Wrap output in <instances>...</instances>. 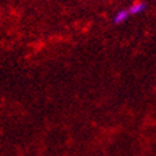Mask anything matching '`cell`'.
Here are the masks:
<instances>
[{
  "instance_id": "6da1fadb",
  "label": "cell",
  "mask_w": 156,
  "mask_h": 156,
  "mask_svg": "<svg viewBox=\"0 0 156 156\" xmlns=\"http://www.w3.org/2000/svg\"><path fill=\"white\" fill-rule=\"evenodd\" d=\"M129 17V13L127 9H122V10H118L115 14H114V17H113V23L115 26H119L122 24V23H124Z\"/></svg>"
},
{
  "instance_id": "3957f363",
  "label": "cell",
  "mask_w": 156,
  "mask_h": 156,
  "mask_svg": "<svg viewBox=\"0 0 156 156\" xmlns=\"http://www.w3.org/2000/svg\"><path fill=\"white\" fill-rule=\"evenodd\" d=\"M155 15H156V13H155Z\"/></svg>"
},
{
  "instance_id": "7a4b0ae2",
  "label": "cell",
  "mask_w": 156,
  "mask_h": 156,
  "mask_svg": "<svg viewBox=\"0 0 156 156\" xmlns=\"http://www.w3.org/2000/svg\"><path fill=\"white\" fill-rule=\"evenodd\" d=\"M146 8H147V4H146V3L138 2V3L132 4L127 10H128L129 15H137V14H141L142 12H145V10H146Z\"/></svg>"
}]
</instances>
